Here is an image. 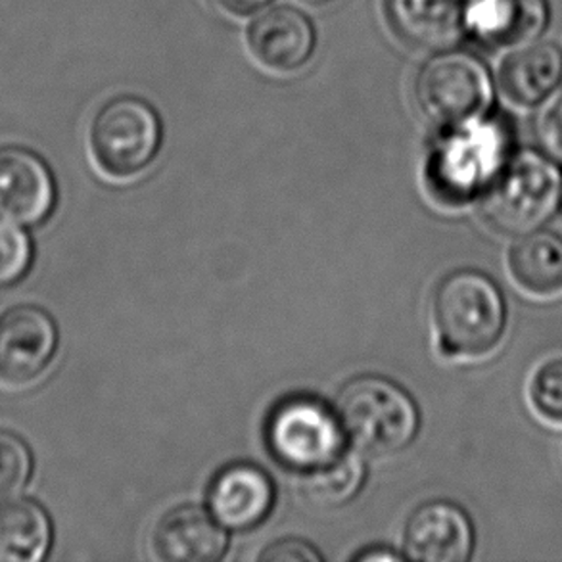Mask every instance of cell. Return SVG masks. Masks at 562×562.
Wrapping results in <instances>:
<instances>
[{
	"label": "cell",
	"instance_id": "1",
	"mask_svg": "<svg viewBox=\"0 0 562 562\" xmlns=\"http://www.w3.org/2000/svg\"><path fill=\"white\" fill-rule=\"evenodd\" d=\"M434 328L448 358H484L502 344L509 304L495 279L479 269H457L434 290Z\"/></svg>",
	"mask_w": 562,
	"mask_h": 562
},
{
	"label": "cell",
	"instance_id": "2",
	"mask_svg": "<svg viewBox=\"0 0 562 562\" xmlns=\"http://www.w3.org/2000/svg\"><path fill=\"white\" fill-rule=\"evenodd\" d=\"M441 131L430 176L451 202L482 196L517 153L509 122L494 112Z\"/></svg>",
	"mask_w": 562,
	"mask_h": 562
},
{
	"label": "cell",
	"instance_id": "3",
	"mask_svg": "<svg viewBox=\"0 0 562 562\" xmlns=\"http://www.w3.org/2000/svg\"><path fill=\"white\" fill-rule=\"evenodd\" d=\"M561 166L540 148H526L484 190L480 215L495 233L517 238L546 227L561 212Z\"/></svg>",
	"mask_w": 562,
	"mask_h": 562
},
{
	"label": "cell",
	"instance_id": "4",
	"mask_svg": "<svg viewBox=\"0 0 562 562\" xmlns=\"http://www.w3.org/2000/svg\"><path fill=\"white\" fill-rule=\"evenodd\" d=\"M336 415L346 438L367 456H394L418 432V409L411 395L384 376H358L344 384Z\"/></svg>",
	"mask_w": 562,
	"mask_h": 562
},
{
	"label": "cell",
	"instance_id": "5",
	"mask_svg": "<svg viewBox=\"0 0 562 562\" xmlns=\"http://www.w3.org/2000/svg\"><path fill=\"white\" fill-rule=\"evenodd\" d=\"M420 112L448 130L494 112L497 81L486 61L461 48L436 50L415 79Z\"/></svg>",
	"mask_w": 562,
	"mask_h": 562
},
{
	"label": "cell",
	"instance_id": "6",
	"mask_svg": "<svg viewBox=\"0 0 562 562\" xmlns=\"http://www.w3.org/2000/svg\"><path fill=\"white\" fill-rule=\"evenodd\" d=\"M164 127L153 104L138 97L108 100L92 117L89 143L100 171L127 179L145 171L160 153Z\"/></svg>",
	"mask_w": 562,
	"mask_h": 562
},
{
	"label": "cell",
	"instance_id": "7",
	"mask_svg": "<svg viewBox=\"0 0 562 562\" xmlns=\"http://www.w3.org/2000/svg\"><path fill=\"white\" fill-rule=\"evenodd\" d=\"M344 438L336 411L307 395L282 400L267 418V448L277 463L300 476L342 456Z\"/></svg>",
	"mask_w": 562,
	"mask_h": 562
},
{
	"label": "cell",
	"instance_id": "8",
	"mask_svg": "<svg viewBox=\"0 0 562 562\" xmlns=\"http://www.w3.org/2000/svg\"><path fill=\"white\" fill-rule=\"evenodd\" d=\"M58 342V327L43 307H8L0 313V382L12 387L35 382L50 366Z\"/></svg>",
	"mask_w": 562,
	"mask_h": 562
},
{
	"label": "cell",
	"instance_id": "9",
	"mask_svg": "<svg viewBox=\"0 0 562 562\" xmlns=\"http://www.w3.org/2000/svg\"><path fill=\"white\" fill-rule=\"evenodd\" d=\"M549 23V0H469L464 8V37L487 50L532 45Z\"/></svg>",
	"mask_w": 562,
	"mask_h": 562
},
{
	"label": "cell",
	"instance_id": "10",
	"mask_svg": "<svg viewBox=\"0 0 562 562\" xmlns=\"http://www.w3.org/2000/svg\"><path fill=\"white\" fill-rule=\"evenodd\" d=\"M56 205L53 171L38 154L23 146H0V220L35 227Z\"/></svg>",
	"mask_w": 562,
	"mask_h": 562
},
{
	"label": "cell",
	"instance_id": "11",
	"mask_svg": "<svg viewBox=\"0 0 562 562\" xmlns=\"http://www.w3.org/2000/svg\"><path fill=\"white\" fill-rule=\"evenodd\" d=\"M476 549V530L469 513L453 502H428L411 515L403 532V551L417 562H469Z\"/></svg>",
	"mask_w": 562,
	"mask_h": 562
},
{
	"label": "cell",
	"instance_id": "12",
	"mask_svg": "<svg viewBox=\"0 0 562 562\" xmlns=\"http://www.w3.org/2000/svg\"><path fill=\"white\" fill-rule=\"evenodd\" d=\"M248 46L263 68L294 74L312 61L317 33L302 10L274 7L256 15L248 30Z\"/></svg>",
	"mask_w": 562,
	"mask_h": 562
},
{
	"label": "cell",
	"instance_id": "13",
	"mask_svg": "<svg viewBox=\"0 0 562 562\" xmlns=\"http://www.w3.org/2000/svg\"><path fill=\"white\" fill-rule=\"evenodd\" d=\"M273 503V482L256 464H228L215 474L207 490L210 513L223 528L235 532L258 526Z\"/></svg>",
	"mask_w": 562,
	"mask_h": 562
},
{
	"label": "cell",
	"instance_id": "14",
	"mask_svg": "<svg viewBox=\"0 0 562 562\" xmlns=\"http://www.w3.org/2000/svg\"><path fill=\"white\" fill-rule=\"evenodd\" d=\"M227 528L198 505L169 510L154 528V553L168 562H213L227 551Z\"/></svg>",
	"mask_w": 562,
	"mask_h": 562
},
{
	"label": "cell",
	"instance_id": "15",
	"mask_svg": "<svg viewBox=\"0 0 562 562\" xmlns=\"http://www.w3.org/2000/svg\"><path fill=\"white\" fill-rule=\"evenodd\" d=\"M497 91L513 106L538 108L562 85V48L551 41L509 50L497 69Z\"/></svg>",
	"mask_w": 562,
	"mask_h": 562
},
{
	"label": "cell",
	"instance_id": "16",
	"mask_svg": "<svg viewBox=\"0 0 562 562\" xmlns=\"http://www.w3.org/2000/svg\"><path fill=\"white\" fill-rule=\"evenodd\" d=\"M469 0H387V15L397 35L425 50H443L464 37Z\"/></svg>",
	"mask_w": 562,
	"mask_h": 562
},
{
	"label": "cell",
	"instance_id": "17",
	"mask_svg": "<svg viewBox=\"0 0 562 562\" xmlns=\"http://www.w3.org/2000/svg\"><path fill=\"white\" fill-rule=\"evenodd\" d=\"M509 274L518 289L533 297L562 294V235L538 228L517 236L507 256Z\"/></svg>",
	"mask_w": 562,
	"mask_h": 562
},
{
	"label": "cell",
	"instance_id": "18",
	"mask_svg": "<svg viewBox=\"0 0 562 562\" xmlns=\"http://www.w3.org/2000/svg\"><path fill=\"white\" fill-rule=\"evenodd\" d=\"M53 546V520L37 502H0V562H38Z\"/></svg>",
	"mask_w": 562,
	"mask_h": 562
},
{
	"label": "cell",
	"instance_id": "19",
	"mask_svg": "<svg viewBox=\"0 0 562 562\" xmlns=\"http://www.w3.org/2000/svg\"><path fill=\"white\" fill-rule=\"evenodd\" d=\"M366 480L361 457L344 451L333 463L300 476L302 494L321 507H338L358 494Z\"/></svg>",
	"mask_w": 562,
	"mask_h": 562
},
{
	"label": "cell",
	"instance_id": "20",
	"mask_svg": "<svg viewBox=\"0 0 562 562\" xmlns=\"http://www.w3.org/2000/svg\"><path fill=\"white\" fill-rule=\"evenodd\" d=\"M35 246L23 225L0 220V290L22 282L33 266Z\"/></svg>",
	"mask_w": 562,
	"mask_h": 562
},
{
	"label": "cell",
	"instance_id": "21",
	"mask_svg": "<svg viewBox=\"0 0 562 562\" xmlns=\"http://www.w3.org/2000/svg\"><path fill=\"white\" fill-rule=\"evenodd\" d=\"M33 453L22 436L0 428V499L23 492L33 476Z\"/></svg>",
	"mask_w": 562,
	"mask_h": 562
},
{
	"label": "cell",
	"instance_id": "22",
	"mask_svg": "<svg viewBox=\"0 0 562 562\" xmlns=\"http://www.w3.org/2000/svg\"><path fill=\"white\" fill-rule=\"evenodd\" d=\"M528 400L543 420L562 426V359L546 361L533 371Z\"/></svg>",
	"mask_w": 562,
	"mask_h": 562
},
{
	"label": "cell",
	"instance_id": "23",
	"mask_svg": "<svg viewBox=\"0 0 562 562\" xmlns=\"http://www.w3.org/2000/svg\"><path fill=\"white\" fill-rule=\"evenodd\" d=\"M532 133L541 153L562 166V85L536 110Z\"/></svg>",
	"mask_w": 562,
	"mask_h": 562
},
{
	"label": "cell",
	"instance_id": "24",
	"mask_svg": "<svg viewBox=\"0 0 562 562\" xmlns=\"http://www.w3.org/2000/svg\"><path fill=\"white\" fill-rule=\"evenodd\" d=\"M266 562H317L321 555L305 541L284 540L273 543L259 555Z\"/></svg>",
	"mask_w": 562,
	"mask_h": 562
},
{
	"label": "cell",
	"instance_id": "25",
	"mask_svg": "<svg viewBox=\"0 0 562 562\" xmlns=\"http://www.w3.org/2000/svg\"><path fill=\"white\" fill-rule=\"evenodd\" d=\"M221 12L236 18H248L266 10L273 0H212Z\"/></svg>",
	"mask_w": 562,
	"mask_h": 562
},
{
	"label": "cell",
	"instance_id": "26",
	"mask_svg": "<svg viewBox=\"0 0 562 562\" xmlns=\"http://www.w3.org/2000/svg\"><path fill=\"white\" fill-rule=\"evenodd\" d=\"M359 559L373 561V559H400V557L394 555V553H387V551H380V553H366V555H361Z\"/></svg>",
	"mask_w": 562,
	"mask_h": 562
},
{
	"label": "cell",
	"instance_id": "27",
	"mask_svg": "<svg viewBox=\"0 0 562 562\" xmlns=\"http://www.w3.org/2000/svg\"><path fill=\"white\" fill-rule=\"evenodd\" d=\"M302 2H305V4H325V2H330V0H302Z\"/></svg>",
	"mask_w": 562,
	"mask_h": 562
},
{
	"label": "cell",
	"instance_id": "28",
	"mask_svg": "<svg viewBox=\"0 0 562 562\" xmlns=\"http://www.w3.org/2000/svg\"><path fill=\"white\" fill-rule=\"evenodd\" d=\"M561 212H562V196H561Z\"/></svg>",
	"mask_w": 562,
	"mask_h": 562
}]
</instances>
